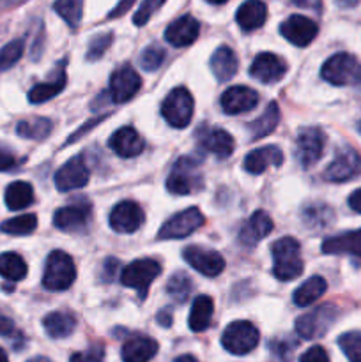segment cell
<instances>
[{
	"instance_id": "9c48e42d",
	"label": "cell",
	"mask_w": 361,
	"mask_h": 362,
	"mask_svg": "<svg viewBox=\"0 0 361 362\" xmlns=\"http://www.w3.org/2000/svg\"><path fill=\"white\" fill-rule=\"evenodd\" d=\"M321 76L336 87L353 83L357 76V60L350 53H336L326 60Z\"/></svg>"
},
{
	"instance_id": "4316f807",
	"label": "cell",
	"mask_w": 361,
	"mask_h": 362,
	"mask_svg": "<svg viewBox=\"0 0 361 362\" xmlns=\"http://www.w3.org/2000/svg\"><path fill=\"white\" fill-rule=\"evenodd\" d=\"M237 67H239V60H237L234 49L229 46H219L212 53L211 69L219 81H229L230 78H234V74L237 73Z\"/></svg>"
},
{
	"instance_id": "60d3db41",
	"label": "cell",
	"mask_w": 361,
	"mask_h": 362,
	"mask_svg": "<svg viewBox=\"0 0 361 362\" xmlns=\"http://www.w3.org/2000/svg\"><path fill=\"white\" fill-rule=\"evenodd\" d=\"M338 345L349 362H361V332H345L338 338Z\"/></svg>"
},
{
	"instance_id": "ee69618b",
	"label": "cell",
	"mask_w": 361,
	"mask_h": 362,
	"mask_svg": "<svg viewBox=\"0 0 361 362\" xmlns=\"http://www.w3.org/2000/svg\"><path fill=\"white\" fill-rule=\"evenodd\" d=\"M165 2L166 0H144V2H142V6L138 7L137 13H134L133 23L138 25V27H142V25L147 23V21L151 20L152 14H154L156 11H158Z\"/></svg>"
},
{
	"instance_id": "8992f818",
	"label": "cell",
	"mask_w": 361,
	"mask_h": 362,
	"mask_svg": "<svg viewBox=\"0 0 361 362\" xmlns=\"http://www.w3.org/2000/svg\"><path fill=\"white\" fill-rule=\"evenodd\" d=\"M159 274H161V267H159L158 262L151 260V258H142V260H134L127 267H124L120 281L127 288L137 290L138 296L144 299L147 296L151 283Z\"/></svg>"
},
{
	"instance_id": "c3c4849f",
	"label": "cell",
	"mask_w": 361,
	"mask_h": 362,
	"mask_svg": "<svg viewBox=\"0 0 361 362\" xmlns=\"http://www.w3.org/2000/svg\"><path fill=\"white\" fill-rule=\"evenodd\" d=\"M14 166H16V158L9 151L0 148V172H9Z\"/></svg>"
},
{
	"instance_id": "ac0fdd59",
	"label": "cell",
	"mask_w": 361,
	"mask_h": 362,
	"mask_svg": "<svg viewBox=\"0 0 361 362\" xmlns=\"http://www.w3.org/2000/svg\"><path fill=\"white\" fill-rule=\"evenodd\" d=\"M88 219H91V205L85 202L60 207L53 216V225L62 232H81L87 228Z\"/></svg>"
},
{
	"instance_id": "bcb514c9",
	"label": "cell",
	"mask_w": 361,
	"mask_h": 362,
	"mask_svg": "<svg viewBox=\"0 0 361 362\" xmlns=\"http://www.w3.org/2000/svg\"><path fill=\"white\" fill-rule=\"evenodd\" d=\"M103 359H105V349L101 345H92L85 352L73 354L69 362H103Z\"/></svg>"
},
{
	"instance_id": "603a6c76",
	"label": "cell",
	"mask_w": 361,
	"mask_h": 362,
	"mask_svg": "<svg viewBox=\"0 0 361 362\" xmlns=\"http://www.w3.org/2000/svg\"><path fill=\"white\" fill-rule=\"evenodd\" d=\"M283 163V154L276 145H265V147L255 148L244 158V170L251 175L265 172L269 166H280Z\"/></svg>"
},
{
	"instance_id": "d6a6232c",
	"label": "cell",
	"mask_w": 361,
	"mask_h": 362,
	"mask_svg": "<svg viewBox=\"0 0 361 362\" xmlns=\"http://www.w3.org/2000/svg\"><path fill=\"white\" fill-rule=\"evenodd\" d=\"M66 83H67L66 73L60 69L55 80L46 81V83L35 85V87L32 88L30 92H28V101H30L32 105H41V103L50 101V99L55 98L57 94H60V92L64 90Z\"/></svg>"
},
{
	"instance_id": "f35d334b",
	"label": "cell",
	"mask_w": 361,
	"mask_h": 362,
	"mask_svg": "<svg viewBox=\"0 0 361 362\" xmlns=\"http://www.w3.org/2000/svg\"><path fill=\"white\" fill-rule=\"evenodd\" d=\"M25 52V41L23 39H14V41L7 42L2 49H0V73L2 71L11 69L18 60L23 57Z\"/></svg>"
},
{
	"instance_id": "db71d44e",
	"label": "cell",
	"mask_w": 361,
	"mask_h": 362,
	"mask_svg": "<svg viewBox=\"0 0 361 362\" xmlns=\"http://www.w3.org/2000/svg\"><path fill=\"white\" fill-rule=\"evenodd\" d=\"M21 2H25V0H0V9H6V7H14Z\"/></svg>"
},
{
	"instance_id": "3957f363",
	"label": "cell",
	"mask_w": 361,
	"mask_h": 362,
	"mask_svg": "<svg viewBox=\"0 0 361 362\" xmlns=\"http://www.w3.org/2000/svg\"><path fill=\"white\" fill-rule=\"evenodd\" d=\"M202 180L204 179L198 163L193 158H180L166 179V189L172 194H190L200 189Z\"/></svg>"
},
{
	"instance_id": "7a4b0ae2",
	"label": "cell",
	"mask_w": 361,
	"mask_h": 362,
	"mask_svg": "<svg viewBox=\"0 0 361 362\" xmlns=\"http://www.w3.org/2000/svg\"><path fill=\"white\" fill-rule=\"evenodd\" d=\"M76 278L73 258L64 251H53L46 260L45 276H42V286L52 292H62L73 285Z\"/></svg>"
},
{
	"instance_id": "9a60e30c",
	"label": "cell",
	"mask_w": 361,
	"mask_h": 362,
	"mask_svg": "<svg viewBox=\"0 0 361 362\" xmlns=\"http://www.w3.org/2000/svg\"><path fill=\"white\" fill-rule=\"evenodd\" d=\"M88 182V168L85 165L81 156H74L71 158L66 165L59 168L55 173V186L57 189L66 193V191L80 189V187L87 186Z\"/></svg>"
},
{
	"instance_id": "7dc6e473",
	"label": "cell",
	"mask_w": 361,
	"mask_h": 362,
	"mask_svg": "<svg viewBox=\"0 0 361 362\" xmlns=\"http://www.w3.org/2000/svg\"><path fill=\"white\" fill-rule=\"evenodd\" d=\"M299 362H329V356L322 346H311L299 357Z\"/></svg>"
},
{
	"instance_id": "11a10c76",
	"label": "cell",
	"mask_w": 361,
	"mask_h": 362,
	"mask_svg": "<svg viewBox=\"0 0 361 362\" xmlns=\"http://www.w3.org/2000/svg\"><path fill=\"white\" fill-rule=\"evenodd\" d=\"M173 362H198L197 359H195L193 356H190V354H186V356H180V357H177L176 361Z\"/></svg>"
},
{
	"instance_id": "277c9868",
	"label": "cell",
	"mask_w": 361,
	"mask_h": 362,
	"mask_svg": "<svg viewBox=\"0 0 361 362\" xmlns=\"http://www.w3.org/2000/svg\"><path fill=\"white\" fill-rule=\"evenodd\" d=\"M258 331L251 322L239 320L232 322L229 327L223 331L222 345L227 352L234 354V356H246L255 346L258 345Z\"/></svg>"
},
{
	"instance_id": "6f0895ef",
	"label": "cell",
	"mask_w": 361,
	"mask_h": 362,
	"mask_svg": "<svg viewBox=\"0 0 361 362\" xmlns=\"http://www.w3.org/2000/svg\"><path fill=\"white\" fill-rule=\"evenodd\" d=\"M0 362H9V359H7V354L4 352L2 349H0Z\"/></svg>"
},
{
	"instance_id": "816d5d0a",
	"label": "cell",
	"mask_w": 361,
	"mask_h": 362,
	"mask_svg": "<svg viewBox=\"0 0 361 362\" xmlns=\"http://www.w3.org/2000/svg\"><path fill=\"white\" fill-rule=\"evenodd\" d=\"M360 2H361V0H336V4H338L340 7H343V9H349V7H356Z\"/></svg>"
},
{
	"instance_id": "5b68a950",
	"label": "cell",
	"mask_w": 361,
	"mask_h": 362,
	"mask_svg": "<svg viewBox=\"0 0 361 362\" xmlns=\"http://www.w3.org/2000/svg\"><path fill=\"white\" fill-rule=\"evenodd\" d=\"M161 115L176 129L186 127L193 117V98L190 90L184 87L173 88L163 101Z\"/></svg>"
},
{
	"instance_id": "e575fe53",
	"label": "cell",
	"mask_w": 361,
	"mask_h": 362,
	"mask_svg": "<svg viewBox=\"0 0 361 362\" xmlns=\"http://www.w3.org/2000/svg\"><path fill=\"white\" fill-rule=\"evenodd\" d=\"M0 276L7 281H21L27 276V264L18 253L0 255Z\"/></svg>"
},
{
	"instance_id": "4fadbf2b",
	"label": "cell",
	"mask_w": 361,
	"mask_h": 362,
	"mask_svg": "<svg viewBox=\"0 0 361 362\" xmlns=\"http://www.w3.org/2000/svg\"><path fill=\"white\" fill-rule=\"evenodd\" d=\"M280 32H282L283 37L289 42H292L294 46H304L310 45L319 34V27L314 20L306 16H301V14H294L289 16L282 25H280Z\"/></svg>"
},
{
	"instance_id": "8d00e7d4",
	"label": "cell",
	"mask_w": 361,
	"mask_h": 362,
	"mask_svg": "<svg viewBox=\"0 0 361 362\" xmlns=\"http://www.w3.org/2000/svg\"><path fill=\"white\" fill-rule=\"evenodd\" d=\"M16 133L27 140H45L52 133V122L48 119L21 120L16 127Z\"/></svg>"
},
{
	"instance_id": "ba28073f",
	"label": "cell",
	"mask_w": 361,
	"mask_h": 362,
	"mask_svg": "<svg viewBox=\"0 0 361 362\" xmlns=\"http://www.w3.org/2000/svg\"><path fill=\"white\" fill-rule=\"evenodd\" d=\"M336 318V310L331 304L315 308L314 311H308L303 317L296 320V331L304 339H317L328 332L331 324Z\"/></svg>"
},
{
	"instance_id": "52a82bcc",
	"label": "cell",
	"mask_w": 361,
	"mask_h": 362,
	"mask_svg": "<svg viewBox=\"0 0 361 362\" xmlns=\"http://www.w3.org/2000/svg\"><path fill=\"white\" fill-rule=\"evenodd\" d=\"M326 134L319 127H303L296 138V158L303 168H311L322 158Z\"/></svg>"
},
{
	"instance_id": "4dcf8cb0",
	"label": "cell",
	"mask_w": 361,
	"mask_h": 362,
	"mask_svg": "<svg viewBox=\"0 0 361 362\" xmlns=\"http://www.w3.org/2000/svg\"><path fill=\"white\" fill-rule=\"evenodd\" d=\"M34 202V189L25 180H16L6 189V205L9 211H23Z\"/></svg>"
},
{
	"instance_id": "8fae6325",
	"label": "cell",
	"mask_w": 361,
	"mask_h": 362,
	"mask_svg": "<svg viewBox=\"0 0 361 362\" xmlns=\"http://www.w3.org/2000/svg\"><path fill=\"white\" fill-rule=\"evenodd\" d=\"M204 225V216L197 207H190L172 216L159 230V239H184Z\"/></svg>"
},
{
	"instance_id": "ffe728a7",
	"label": "cell",
	"mask_w": 361,
	"mask_h": 362,
	"mask_svg": "<svg viewBox=\"0 0 361 362\" xmlns=\"http://www.w3.org/2000/svg\"><path fill=\"white\" fill-rule=\"evenodd\" d=\"M198 34H200V23L198 20H195L190 14H184V16L177 18L176 21L166 27L165 30V39L176 48H184V46H190L197 41Z\"/></svg>"
},
{
	"instance_id": "9f6ffc18",
	"label": "cell",
	"mask_w": 361,
	"mask_h": 362,
	"mask_svg": "<svg viewBox=\"0 0 361 362\" xmlns=\"http://www.w3.org/2000/svg\"><path fill=\"white\" fill-rule=\"evenodd\" d=\"M27 362H52V361L46 359V357H41V356H39V357H32V359H30V361H27Z\"/></svg>"
},
{
	"instance_id": "5bb4252c",
	"label": "cell",
	"mask_w": 361,
	"mask_h": 362,
	"mask_svg": "<svg viewBox=\"0 0 361 362\" xmlns=\"http://www.w3.org/2000/svg\"><path fill=\"white\" fill-rule=\"evenodd\" d=\"M361 173V158L353 148H342L338 151L336 158L333 159L331 165L326 168L324 179L331 182H345V180L354 179Z\"/></svg>"
},
{
	"instance_id": "7c38bea8",
	"label": "cell",
	"mask_w": 361,
	"mask_h": 362,
	"mask_svg": "<svg viewBox=\"0 0 361 362\" xmlns=\"http://www.w3.org/2000/svg\"><path fill=\"white\" fill-rule=\"evenodd\" d=\"M142 80L138 76L137 71L130 66L124 64L119 69L113 71L110 76V95H112L113 103H126L133 98L140 88Z\"/></svg>"
},
{
	"instance_id": "f6af8a7d",
	"label": "cell",
	"mask_w": 361,
	"mask_h": 362,
	"mask_svg": "<svg viewBox=\"0 0 361 362\" xmlns=\"http://www.w3.org/2000/svg\"><path fill=\"white\" fill-rule=\"evenodd\" d=\"M324 216H331L328 207H322V205H317V207H308L306 211L303 212V219L306 223V226L311 225H319V226H326L328 219H324Z\"/></svg>"
},
{
	"instance_id": "e0dca14e",
	"label": "cell",
	"mask_w": 361,
	"mask_h": 362,
	"mask_svg": "<svg viewBox=\"0 0 361 362\" xmlns=\"http://www.w3.org/2000/svg\"><path fill=\"white\" fill-rule=\"evenodd\" d=\"M287 73L285 60L275 53H258L250 66V74L262 83H276Z\"/></svg>"
},
{
	"instance_id": "7402d4cb",
	"label": "cell",
	"mask_w": 361,
	"mask_h": 362,
	"mask_svg": "<svg viewBox=\"0 0 361 362\" xmlns=\"http://www.w3.org/2000/svg\"><path fill=\"white\" fill-rule=\"evenodd\" d=\"M108 144L110 148H112L117 156H120V158H134V156L140 154L145 147L142 136L137 133V129L131 126H124L120 127V129H117L115 133L110 136Z\"/></svg>"
},
{
	"instance_id": "f907efd6",
	"label": "cell",
	"mask_w": 361,
	"mask_h": 362,
	"mask_svg": "<svg viewBox=\"0 0 361 362\" xmlns=\"http://www.w3.org/2000/svg\"><path fill=\"white\" fill-rule=\"evenodd\" d=\"M349 207L356 211L357 214H361V187L349 197Z\"/></svg>"
},
{
	"instance_id": "7bdbcfd3",
	"label": "cell",
	"mask_w": 361,
	"mask_h": 362,
	"mask_svg": "<svg viewBox=\"0 0 361 362\" xmlns=\"http://www.w3.org/2000/svg\"><path fill=\"white\" fill-rule=\"evenodd\" d=\"M112 39H113L112 34H99V35H96V37L91 41V45H88L87 60L101 59V57L105 55L106 49L110 48V45H112Z\"/></svg>"
},
{
	"instance_id": "6da1fadb",
	"label": "cell",
	"mask_w": 361,
	"mask_h": 362,
	"mask_svg": "<svg viewBox=\"0 0 361 362\" xmlns=\"http://www.w3.org/2000/svg\"><path fill=\"white\" fill-rule=\"evenodd\" d=\"M273 274L280 281H290L299 278L303 272L301 246L294 237H283L271 246Z\"/></svg>"
},
{
	"instance_id": "f546056e",
	"label": "cell",
	"mask_w": 361,
	"mask_h": 362,
	"mask_svg": "<svg viewBox=\"0 0 361 362\" xmlns=\"http://www.w3.org/2000/svg\"><path fill=\"white\" fill-rule=\"evenodd\" d=\"M200 144L205 151L211 152L219 159L229 158L234 152V138L223 129H211L202 138Z\"/></svg>"
},
{
	"instance_id": "30bf717a",
	"label": "cell",
	"mask_w": 361,
	"mask_h": 362,
	"mask_svg": "<svg viewBox=\"0 0 361 362\" xmlns=\"http://www.w3.org/2000/svg\"><path fill=\"white\" fill-rule=\"evenodd\" d=\"M183 258L190 267L200 272L202 276L207 278H216L225 269V258L218 253V251L205 250L200 246H188L183 251Z\"/></svg>"
},
{
	"instance_id": "83f0119b",
	"label": "cell",
	"mask_w": 361,
	"mask_h": 362,
	"mask_svg": "<svg viewBox=\"0 0 361 362\" xmlns=\"http://www.w3.org/2000/svg\"><path fill=\"white\" fill-rule=\"evenodd\" d=\"M46 334L53 339H62L73 334L76 329V318L69 311H53L42 320Z\"/></svg>"
},
{
	"instance_id": "91938a15",
	"label": "cell",
	"mask_w": 361,
	"mask_h": 362,
	"mask_svg": "<svg viewBox=\"0 0 361 362\" xmlns=\"http://www.w3.org/2000/svg\"><path fill=\"white\" fill-rule=\"evenodd\" d=\"M357 131H360V133H361V122L357 124Z\"/></svg>"
},
{
	"instance_id": "2e32d148",
	"label": "cell",
	"mask_w": 361,
	"mask_h": 362,
	"mask_svg": "<svg viewBox=\"0 0 361 362\" xmlns=\"http://www.w3.org/2000/svg\"><path fill=\"white\" fill-rule=\"evenodd\" d=\"M144 223V211L134 202H120L110 212V226L117 233H133Z\"/></svg>"
},
{
	"instance_id": "b9f144b4",
	"label": "cell",
	"mask_w": 361,
	"mask_h": 362,
	"mask_svg": "<svg viewBox=\"0 0 361 362\" xmlns=\"http://www.w3.org/2000/svg\"><path fill=\"white\" fill-rule=\"evenodd\" d=\"M165 49L158 45H151L140 53V66L145 71H156L165 60Z\"/></svg>"
},
{
	"instance_id": "ab89813d",
	"label": "cell",
	"mask_w": 361,
	"mask_h": 362,
	"mask_svg": "<svg viewBox=\"0 0 361 362\" xmlns=\"http://www.w3.org/2000/svg\"><path fill=\"white\" fill-rule=\"evenodd\" d=\"M166 292L172 296L177 303H184L191 293V279L184 272H177L166 283Z\"/></svg>"
},
{
	"instance_id": "d6986e66",
	"label": "cell",
	"mask_w": 361,
	"mask_h": 362,
	"mask_svg": "<svg viewBox=\"0 0 361 362\" xmlns=\"http://www.w3.org/2000/svg\"><path fill=\"white\" fill-rule=\"evenodd\" d=\"M222 108L229 115H239V113L251 112L258 105V94L250 87L236 85V87L227 88L222 94Z\"/></svg>"
},
{
	"instance_id": "d590c367",
	"label": "cell",
	"mask_w": 361,
	"mask_h": 362,
	"mask_svg": "<svg viewBox=\"0 0 361 362\" xmlns=\"http://www.w3.org/2000/svg\"><path fill=\"white\" fill-rule=\"evenodd\" d=\"M53 9L71 28H76L84 16V0H55Z\"/></svg>"
},
{
	"instance_id": "f5cc1de1",
	"label": "cell",
	"mask_w": 361,
	"mask_h": 362,
	"mask_svg": "<svg viewBox=\"0 0 361 362\" xmlns=\"http://www.w3.org/2000/svg\"><path fill=\"white\" fill-rule=\"evenodd\" d=\"M297 7H315V0H290Z\"/></svg>"
},
{
	"instance_id": "44dd1931",
	"label": "cell",
	"mask_w": 361,
	"mask_h": 362,
	"mask_svg": "<svg viewBox=\"0 0 361 362\" xmlns=\"http://www.w3.org/2000/svg\"><path fill=\"white\" fill-rule=\"evenodd\" d=\"M273 232V219L264 211H257L246 219L239 233V240L243 246L253 247L260 243L264 237Z\"/></svg>"
},
{
	"instance_id": "74e56055",
	"label": "cell",
	"mask_w": 361,
	"mask_h": 362,
	"mask_svg": "<svg viewBox=\"0 0 361 362\" xmlns=\"http://www.w3.org/2000/svg\"><path fill=\"white\" fill-rule=\"evenodd\" d=\"M35 228H38V218L34 214L16 216L0 225V232L9 233V235H28Z\"/></svg>"
},
{
	"instance_id": "680465c9",
	"label": "cell",
	"mask_w": 361,
	"mask_h": 362,
	"mask_svg": "<svg viewBox=\"0 0 361 362\" xmlns=\"http://www.w3.org/2000/svg\"><path fill=\"white\" fill-rule=\"evenodd\" d=\"M209 4H214V6H219V4H225L229 2V0H207Z\"/></svg>"
},
{
	"instance_id": "f1b7e54d",
	"label": "cell",
	"mask_w": 361,
	"mask_h": 362,
	"mask_svg": "<svg viewBox=\"0 0 361 362\" xmlns=\"http://www.w3.org/2000/svg\"><path fill=\"white\" fill-rule=\"evenodd\" d=\"M212 313H214V303L209 296H198L191 306L188 324L193 332H202L211 325Z\"/></svg>"
},
{
	"instance_id": "d4e9b609",
	"label": "cell",
	"mask_w": 361,
	"mask_h": 362,
	"mask_svg": "<svg viewBox=\"0 0 361 362\" xmlns=\"http://www.w3.org/2000/svg\"><path fill=\"white\" fill-rule=\"evenodd\" d=\"M322 253L326 255H354L361 258V230L340 233L322 243Z\"/></svg>"
},
{
	"instance_id": "836d02e7",
	"label": "cell",
	"mask_w": 361,
	"mask_h": 362,
	"mask_svg": "<svg viewBox=\"0 0 361 362\" xmlns=\"http://www.w3.org/2000/svg\"><path fill=\"white\" fill-rule=\"evenodd\" d=\"M278 122H280V108L276 103H271V105L265 108V112L262 113L255 122L250 124L251 138H253V140H260V138L268 136V134H271L273 131L276 129Z\"/></svg>"
},
{
	"instance_id": "cb8c5ba5",
	"label": "cell",
	"mask_w": 361,
	"mask_h": 362,
	"mask_svg": "<svg viewBox=\"0 0 361 362\" xmlns=\"http://www.w3.org/2000/svg\"><path fill=\"white\" fill-rule=\"evenodd\" d=\"M268 20V6L262 0H246L237 9L236 21L244 32H251L260 28Z\"/></svg>"
},
{
	"instance_id": "1f68e13d",
	"label": "cell",
	"mask_w": 361,
	"mask_h": 362,
	"mask_svg": "<svg viewBox=\"0 0 361 362\" xmlns=\"http://www.w3.org/2000/svg\"><path fill=\"white\" fill-rule=\"evenodd\" d=\"M326 288H328V283L321 276H314L308 281H304L299 288L294 292V303L299 308H306L310 304H314L315 300L321 299L324 296Z\"/></svg>"
},
{
	"instance_id": "484cf974",
	"label": "cell",
	"mask_w": 361,
	"mask_h": 362,
	"mask_svg": "<svg viewBox=\"0 0 361 362\" xmlns=\"http://www.w3.org/2000/svg\"><path fill=\"white\" fill-rule=\"evenodd\" d=\"M158 352V343L147 336H133L122 346L124 362H149Z\"/></svg>"
},
{
	"instance_id": "681fc988",
	"label": "cell",
	"mask_w": 361,
	"mask_h": 362,
	"mask_svg": "<svg viewBox=\"0 0 361 362\" xmlns=\"http://www.w3.org/2000/svg\"><path fill=\"white\" fill-rule=\"evenodd\" d=\"M14 332V322L0 313V336H11Z\"/></svg>"
}]
</instances>
